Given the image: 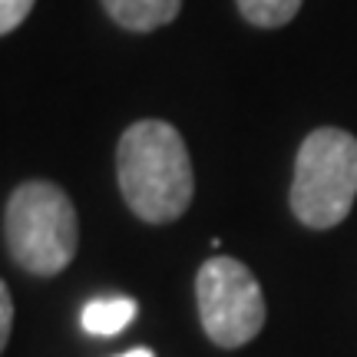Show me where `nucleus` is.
<instances>
[{
	"mask_svg": "<svg viewBox=\"0 0 357 357\" xmlns=\"http://www.w3.org/2000/svg\"><path fill=\"white\" fill-rule=\"evenodd\" d=\"M119 357H155V354L146 351V347H136V351H126V354H119Z\"/></svg>",
	"mask_w": 357,
	"mask_h": 357,
	"instance_id": "9d476101",
	"label": "nucleus"
},
{
	"mask_svg": "<svg viewBox=\"0 0 357 357\" xmlns=\"http://www.w3.org/2000/svg\"><path fill=\"white\" fill-rule=\"evenodd\" d=\"M195 301L208 341L218 347H242L265 328L268 307L258 278L238 258H208L195 275Z\"/></svg>",
	"mask_w": 357,
	"mask_h": 357,
	"instance_id": "20e7f679",
	"label": "nucleus"
},
{
	"mask_svg": "<svg viewBox=\"0 0 357 357\" xmlns=\"http://www.w3.org/2000/svg\"><path fill=\"white\" fill-rule=\"evenodd\" d=\"M10 328H13V301H10V288L0 284V347L10 341Z\"/></svg>",
	"mask_w": 357,
	"mask_h": 357,
	"instance_id": "1a4fd4ad",
	"label": "nucleus"
},
{
	"mask_svg": "<svg viewBox=\"0 0 357 357\" xmlns=\"http://www.w3.org/2000/svg\"><path fill=\"white\" fill-rule=\"evenodd\" d=\"M79 245V218L56 182L33 178L10 192L3 208V248L30 275H60Z\"/></svg>",
	"mask_w": 357,
	"mask_h": 357,
	"instance_id": "f03ea898",
	"label": "nucleus"
},
{
	"mask_svg": "<svg viewBox=\"0 0 357 357\" xmlns=\"http://www.w3.org/2000/svg\"><path fill=\"white\" fill-rule=\"evenodd\" d=\"M357 199V139L347 129L321 126L307 132L294 155L291 212L314 231L334 229Z\"/></svg>",
	"mask_w": 357,
	"mask_h": 357,
	"instance_id": "7ed1b4c3",
	"label": "nucleus"
},
{
	"mask_svg": "<svg viewBox=\"0 0 357 357\" xmlns=\"http://www.w3.org/2000/svg\"><path fill=\"white\" fill-rule=\"evenodd\" d=\"M116 178L132 215L166 225L185 215L195 195L189 146L172 123L139 119L119 136Z\"/></svg>",
	"mask_w": 357,
	"mask_h": 357,
	"instance_id": "f257e3e1",
	"label": "nucleus"
},
{
	"mask_svg": "<svg viewBox=\"0 0 357 357\" xmlns=\"http://www.w3.org/2000/svg\"><path fill=\"white\" fill-rule=\"evenodd\" d=\"M37 0H0V33H13L24 24Z\"/></svg>",
	"mask_w": 357,
	"mask_h": 357,
	"instance_id": "6e6552de",
	"label": "nucleus"
},
{
	"mask_svg": "<svg viewBox=\"0 0 357 357\" xmlns=\"http://www.w3.org/2000/svg\"><path fill=\"white\" fill-rule=\"evenodd\" d=\"M235 3H238V13L248 24L265 26V30L291 24L294 13L301 10V0H235Z\"/></svg>",
	"mask_w": 357,
	"mask_h": 357,
	"instance_id": "0eeeda50",
	"label": "nucleus"
},
{
	"mask_svg": "<svg viewBox=\"0 0 357 357\" xmlns=\"http://www.w3.org/2000/svg\"><path fill=\"white\" fill-rule=\"evenodd\" d=\"M132 318H136L132 298H100L83 307V331L96 334V337H109V334L123 331Z\"/></svg>",
	"mask_w": 357,
	"mask_h": 357,
	"instance_id": "423d86ee",
	"label": "nucleus"
},
{
	"mask_svg": "<svg viewBox=\"0 0 357 357\" xmlns=\"http://www.w3.org/2000/svg\"><path fill=\"white\" fill-rule=\"evenodd\" d=\"M106 17L132 33H149L172 24L182 10V0H100Z\"/></svg>",
	"mask_w": 357,
	"mask_h": 357,
	"instance_id": "39448f33",
	"label": "nucleus"
}]
</instances>
